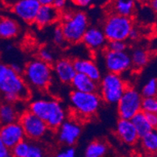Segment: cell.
Segmentation results:
<instances>
[{
  "label": "cell",
  "instance_id": "obj_6",
  "mask_svg": "<svg viewBox=\"0 0 157 157\" xmlns=\"http://www.w3.org/2000/svg\"><path fill=\"white\" fill-rule=\"evenodd\" d=\"M128 86L127 81L120 75L105 73L98 82V93L102 101L107 105H116Z\"/></svg>",
  "mask_w": 157,
  "mask_h": 157
},
{
  "label": "cell",
  "instance_id": "obj_11",
  "mask_svg": "<svg viewBox=\"0 0 157 157\" xmlns=\"http://www.w3.org/2000/svg\"><path fill=\"white\" fill-rule=\"evenodd\" d=\"M82 132V124L76 118H68L56 130L57 142L66 147H73Z\"/></svg>",
  "mask_w": 157,
  "mask_h": 157
},
{
  "label": "cell",
  "instance_id": "obj_21",
  "mask_svg": "<svg viewBox=\"0 0 157 157\" xmlns=\"http://www.w3.org/2000/svg\"><path fill=\"white\" fill-rule=\"evenodd\" d=\"M20 115L16 104L5 101L0 104V126L18 121Z\"/></svg>",
  "mask_w": 157,
  "mask_h": 157
},
{
  "label": "cell",
  "instance_id": "obj_14",
  "mask_svg": "<svg viewBox=\"0 0 157 157\" xmlns=\"http://www.w3.org/2000/svg\"><path fill=\"white\" fill-rule=\"evenodd\" d=\"M0 137L4 144L10 148H12L26 138L19 121L0 126Z\"/></svg>",
  "mask_w": 157,
  "mask_h": 157
},
{
  "label": "cell",
  "instance_id": "obj_29",
  "mask_svg": "<svg viewBox=\"0 0 157 157\" xmlns=\"http://www.w3.org/2000/svg\"><path fill=\"white\" fill-rule=\"evenodd\" d=\"M141 111L145 113L157 114V97L143 98L141 101Z\"/></svg>",
  "mask_w": 157,
  "mask_h": 157
},
{
  "label": "cell",
  "instance_id": "obj_31",
  "mask_svg": "<svg viewBox=\"0 0 157 157\" xmlns=\"http://www.w3.org/2000/svg\"><path fill=\"white\" fill-rule=\"evenodd\" d=\"M38 58L47 64H51V65L55 61V55H54V52L48 47H43L39 50Z\"/></svg>",
  "mask_w": 157,
  "mask_h": 157
},
{
  "label": "cell",
  "instance_id": "obj_20",
  "mask_svg": "<svg viewBox=\"0 0 157 157\" xmlns=\"http://www.w3.org/2000/svg\"><path fill=\"white\" fill-rule=\"evenodd\" d=\"M70 85L73 88V90L79 92L95 93L98 91V82H95L83 74H75Z\"/></svg>",
  "mask_w": 157,
  "mask_h": 157
},
{
  "label": "cell",
  "instance_id": "obj_37",
  "mask_svg": "<svg viewBox=\"0 0 157 157\" xmlns=\"http://www.w3.org/2000/svg\"><path fill=\"white\" fill-rule=\"evenodd\" d=\"M67 4H68V0H54L52 6L57 10L58 11L61 12V11L64 10L65 7H66Z\"/></svg>",
  "mask_w": 157,
  "mask_h": 157
},
{
  "label": "cell",
  "instance_id": "obj_38",
  "mask_svg": "<svg viewBox=\"0 0 157 157\" xmlns=\"http://www.w3.org/2000/svg\"><path fill=\"white\" fill-rule=\"evenodd\" d=\"M148 123L153 130H157V114L155 113H145Z\"/></svg>",
  "mask_w": 157,
  "mask_h": 157
},
{
  "label": "cell",
  "instance_id": "obj_2",
  "mask_svg": "<svg viewBox=\"0 0 157 157\" xmlns=\"http://www.w3.org/2000/svg\"><path fill=\"white\" fill-rule=\"evenodd\" d=\"M0 94H2L5 102L16 104L29 100L31 89L23 75L14 72L9 65L0 82Z\"/></svg>",
  "mask_w": 157,
  "mask_h": 157
},
{
  "label": "cell",
  "instance_id": "obj_43",
  "mask_svg": "<svg viewBox=\"0 0 157 157\" xmlns=\"http://www.w3.org/2000/svg\"><path fill=\"white\" fill-rule=\"evenodd\" d=\"M147 1V0H134V2H144Z\"/></svg>",
  "mask_w": 157,
  "mask_h": 157
},
{
  "label": "cell",
  "instance_id": "obj_32",
  "mask_svg": "<svg viewBox=\"0 0 157 157\" xmlns=\"http://www.w3.org/2000/svg\"><path fill=\"white\" fill-rule=\"evenodd\" d=\"M52 39H53L54 44L57 47H63L64 45L67 43L60 25L54 27V30H53V34H52Z\"/></svg>",
  "mask_w": 157,
  "mask_h": 157
},
{
  "label": "cell",
  "instance_id": "obj_41",
  "mask_svg": "<svg viewBox=\"0 0 157 157\" xmlns=\"http://www.w3.org/2000/svg\"><path fill=\"white\" fill-rule=\"evenodd\" d=\"M41 6H50L53 4L54 0H37Z\"/></svg>",
  "mask_w": 157,
  "mask_h": 157
},
{
  "label": "cell",
  "instance_id": "obj_23",
  "mask_svg": "<svg viewBox=\"0 0 157 157\" xmlns=\"http://www.w3.org/2000/svg\"><path fill=\"white\" fill-rule=\"evenodd\" d=\"M134 0H115L113 4V13L127 17H132L135 12Z\"/></svg>",
  "mask_w": 157,
  "mask_h": 157
},
{
  "label": "cell",
  "instance_id": "obj_16",
  "mask_svg": "<svg viewBox=\"0 0 157 157\" xmlns=\"http://www.w3.org/2000/svg\"><path fill=\"white\" fill-rule=\"evenodd\" d=\"M116 137L120 141L127 145H134L140 139L135 127L130 120L120 119L115 127Z\"/></svg>",
  "mask_w": 157,
  "mask_h": 157
},
{
  "label": "cell",
  "instance_id": "obj_25",
  "mask_svg": "<svg viewBox=\"0 0 157 157\" xmlns=\"http://www.w3.org/2000/svg\"><path fill=\"white\" fill-rule=\"evenodd\" d=\"M142 149L151 155H157V130H151L149 133L140 138Z\"/></svg>",
  "mask_w": 157,
  "mask_h": 157
},
{
  "label": "cell",
  "instance_id": "obj_39",
  "mask_svg": "<svg viewBox=\"0 0 157 157\" xmlns=\"http://www.w3.org/2000/svg\"><path fill=\"white\" fill-rule=\"evenodd\" d=\"M10 67L11 69L14 71V72H16V73H18V74L23 73L24 68L21 65V64H18V63L17 62L12 63L11 64H10Z\"/></svg>",
  "mask_w": 157,
  "mask_h": 157
},
{
  "label": "cell",
  "instance_id": "obj_28",
  "mask_svg": "<svg viewBox=\"0 0 157 157\" xmlns=\"http://www.w3.org/2000/svg\"><path fill=\"white\" fill-rule=\"evenodd\" d=\"M141 94L142 98L157 97V78L149 79L143 86Z\"/></svg>",
  "mask_w": 157,
  "mask_h": 157
},
{
  "label": "cell",
  "instance_id": "obj_34",
  "mask_svg": "<svg viewBox=\"0 0 157 157\" xmlns=\"http://www.w3.org/2000/svg\"><path fill=\"white\" fill-rule=\"evenodd\" d=\"M55 157H76V152L74 147H65L60 150Z\"/></svg>",
  "mask_w": 157,
  "mask_h": 157
},
{
  "label": "cell",
  "instance_id": "obj_27",
  "mask_svg": "<svg viewBox=\"0 0 157 157\" xmlns=\"http://www.w3.org/2000/svg\"><path fill=\"white\" fill-rule=\"evenodd\" d=\"M31 142L25 139L10 148L12 157H26Z\"/></svg>",
  "mask_w": 157,
  "mask_h": 157
},
{
  "label": "cell",
  "instance_id": "obj_26",
  "mask_svg": "<svg viewBox=\"0 0 157 157\" xmlns=\"http://www.w3.org/2000/svg\"><path fill=\"white\" fill-rule=\"evenodd\" d=\"M130 56L132 67H134L135 69H141L146 66V64L149 61V54L148 51L140 47L132 50V51L130 53Z\"/></svg>",
  "mask_w": 157,
  "mask_h": 157
},
{
  "label": "cell",
  "instance_id": "obj_44",
  "mask_svg": "<svg viewBox=\"0 0 157 157\" xmlns=\"http://www.w3.org/2000/svg\"><path fill=\"white\" fill-rule=\"evenodd\" d=\"M151 157H157V155H151Z\"/></svg>",
  "mask_w": 157,
  "mask_h": 157
},
{
  "label": "cell",
  "instance_id": "obj_36",
  "mask_svg": "<svg viewBox=\"0 0 157 157\" xmlns=\"http://www.w3.org/2000/svg\"><path fill=\"white\" fill-rule=\"evenodd\" d=\"M98 0H71L74 5L81 8H85L90 6L92 4L94 3Z\"/></svg>",
  "mask_w": 157,
  "mask_h": 157
},
{
  "label": "cell",
  "instance_id": "obj_17",
  "mask_svg": "<svg viewBox=\"0 0 157 157\" xmlns=\"http://www.w3.org/2000/svg\"><path fill=\"white\" fill-rule=\"evenodd\" d=\"M76 73L83 74L95 82H99L102 77L101 71L98 63L91 58L78 57L73 60Z\"/></svg>",
  "mask_w": 157,
  "mask_h": 157
},
{
  "label": "cell",
  "instance_id": "obj_12",
  "mask_svg": "<svg viewBox=\"0 0 157 157\" xmlns=\"http://www.w3.org/2000/svg\"><path fill=\"white\" fill-rule=\"evenodd\" d=\"M40 6L37 0H16L12 6V11L21 21L32 24Z\"/></svg>",
  "mask_w": 157,
  "mask_h": 157
},
{
  "label": "cell",
  "instance_id": "obj_33",
  "mask_svg": "<svg viewBox=\"0 0 157 157\" xmlns=\"http://www.w3.org/2000/svg\"><path fill=\"white\" fill-rule=\"evenodd\" d=\"M105 50H110V51L113 52L127 51V43H126V41H120V40L108 42Z\"/></svg>",
  "mask_w": 157,
  "mask_h": 157
},
{
  "label": "cell",
  "instance_id": "obj_10",
  "mask_svg": "<svg viewBox=\"0 0 157 157\" xmlns=\"http://www.w3.org/2000/svg\"><path fill=\"white\" fill-rule=\"evenodd\" d=\"M102 54L104 65L109 73L122 75L132 68L130 54L127 51L113 52L105 50Z\"/></svg>",
  "mask_w": 157,
  "mask_h": 157
},
{
  "label": "cell",
  "instance_id": "obj_18",
  "mask_svg": "<svg viewBox=\"0 0 157 157\" xmlns=\"http://www.w3.org/2000/svg\"><path fill=\"white\" fill-rule=\"evenodd\" d=\"M61 12L56 10L52 5L41 6L36 14L34 24L39 29L48 27L61 19Z\"/></svg>",
  "mask_w": 157,
  "mask_h": 157
},
{
  "label": "cell",
  "instance_id": "obj_35",
  "mask_svg": "<svg viewBox=\"0 0 157 157\" xmlns=\"http://www.w3.org/2000/svg\"><path fill=\"white\" fill-rule=\"evenodd\" d=\"M0 157H12L10 148L4 144L0 137Z\"/></svg>",
  "mask_w": 157,
  "mask_h": 157
},
{
  "label": "cell",
  "instance_id": "obj_24",
  "mask_svg": "<svg viewBox=\"0 0 157 157\" xmlns=\"http://www.w3.org/2000/svg\"><path fill=\"white\" fill-rule=\"evenodd\" d=\"M130 120L132 122L134 127H135L140 138L153 130L147 120L146 115L142 111L137 113Z\"/></svg>",
  "mask_w": 157,
  "mask_h": 157
},
{
  "label": "cell",
  "instance_id": "obj_8",
  "mask_svg": "<svg viewBox=\"0 0 157 157\" xmlns=\"http://www.w3.org/2000/svg\"><path fill=\"white\" fill-rule=\"evenodd\" d=\"M142 96L139 91L132 86H127L120 101L116 104L120 119L131 120L141 111Z\"/></svg>",
  "mask_w": 157,
  "mask_h": 157
},
{
  "label": "cell",
  "instance_id": "obj_15",
  "mask_svg": "<svg viewBox=\"0 0 157 157\" xmlns=\"http://www.w3.org/2000/svg\"><path fill=\"white\" fill-rule=\"evenodd\" d=\"M53 73L58 81L63 84H70L76 74L73 60L68 57H62L52 64Z\"/></svg>",
  "mask_w": 157,
  "mask_h": 157
},
{
  "label": "cell",
  "instance_id": "obj_19",
  "mask_svg": "<svg viewBox=\"0 0 157 157\" xmlns=\"http://www.w3.org/2000/svg\"><path fill=\"white\" fill-rule=\"evenodd\" d=\"M21 26L17 20L10 17H0V39L10 40L19 36Z\"/></svg>",
  "mask_w": 157,
  "mask_h": 157
},
{
  "label": "cell",
  "instance_id": "obj_22",
  "mask_svg": "<svg viewBox=\"0 0 157 157\" xmlns=\"http://www.w3.org/2000/svg\"><path fill=\"white\" fill-rule=\"evenodd\" d=\"M109 152V145L105 141L96 139L86 145L84 157H105Z\"/></svg>",
  "mask_w": 157,
  "mask_h": 157
},
{
  "label": "cell",
  "instance_id": "obj_1",
  "mask_svg": "<svg viewBox=\"0 0 157 157\" xmlns=\"http://www.w3.org/2000/svg\"><path fill=\"white\" fill-rule=\"evenodd\" d=\"M28 110L47 123L50 130L56 131L68 119L64 105L56 98H35L29 102Z\"/></svg>",
  "mask_w": 157,
  "mask_h": 157
},
{
  "label": "cell",
  "instance_id": "obj_9",
  "mask_svg": "<svg viewBox=\"0 0 157 157\" xmlns=\"http://www.w3.org/2000/svg\"><path fill=\"white\" fill-rule=\"evenodd\" d=\"M18 121L22 126L26 138L32 141H41L50 131L47 123L29 110L21 113Z\"/></svg>",
  "mask_w": 157,
  "mask_h": 157
},
{
  "label": "cell",
  "instance_id": "obj_30",
  "mask_svg": "<svg viewBox=\"0 0 157 157\" xmlns=\"http://www.w3.org/2000/svg\"><path fill=\"white\" fill-rule=\"evenodd\" d=\"M26 157H47L46 148L38 141H33L30 144Z\"/></svg>",
  "mask_w": 157,
  "mask_h": 157
},
{
  "label": "cell",
  "instance_id": "obj_5",
  "mask_svg": "<svg viewBox=\"0 0 157 157\" xmlns=\"http://www.w3.org/2000/svg\"><path fill=\"white\" fill-rule=\"evenodd\" d=\"M103 103L98 92L85 93L71 90L69 94V105L76 119H91L96 116Z\"/></svg>",
  "mask_w": 157,
  "mask_h": 157
},
{
  "label": "cell",
  "instance_id": "obj_42",
  "mask_svg": "<svg viewBox=\"0 0 157 157\" xmlns=\"http://www.w3.org/2000/svg\"><path fill=\"white\" fill-rule=\"evenodd\" d=\"M149 5L154 12L157 13V0H149Z\"/></svg>",
  "mask_w": 157,
  "mask_h": 157
},
{
  "label": "cell",
  "instance_id": "obj_13",
  "mask_svg": "<svg viewBox=\"0 0 157 157\" xmlns=\"http://www.w3.org/2000/svg\"><path fill=\"white\" fill-rule=\"evenodd\" d=\"M82 44L92 52L104 51L107 47L108 40L102 29L90 26L82 39Z\"/></svg>",
  "mask_w": 157,
  "mask_h": 157
},
{
  "label": "cell",
  "instance_id": "obj_3",
  "mask_svg": "<svg viewBox=\"0 0 157 157\" xmlns=\"http://www.w3.org/2000/svg\"><path fill=\"white\" fill-rule=\"evenodd\" d=\"M22 74L29 88L40 92L50 87L54 77L51 64L39 58L32 59L25 64Z\"/></svg>",
  "mask_w": 157,
  "mask_h": 157
},
{
  "label": "cell",
  "instance_id": "obj_4",
  "mask_svg": "<svg viewBox=\"0 0 157 157\" xmlns=\"http://www.w3.org/2000/svg\"><path fill=\"white\" fill-rule=\"evenodd\" d=\"M61 27L67 43L77 44L82 41L90 27L89 19L83 11L66 10L61 15Z\"/></svg>",
  "mask_w": 157,
  "mask_h": 157
},
{
  "label": "cell",
  "instance_id": "obj_40",
  "mask_svg": "<svg viewBox=\"0 0 157 157\" xmlns=\"http://www.w3.org/2000/svg\"><path fill=\"white\" fill-rule=\"evenodd\" d=\"M139 36L140 33L138 32V30L137 29H135V28H133L132 30L130 31L128 39H130V40H132V41H135V40H137L139 38Z\"/></svg>",
  "mask_w": 157,
  "mask_h": 157
},
{
  "label": "cell",
  "instance_id": "obj_7",
  "mask_svg": "<svg viewBox=\"0 0 157 157\" xmlns=\"http://www.w3.org/2000/svg\"><path fill=\"white\" fill-rule=\"evenodd\" d=\"M133 28L132 18L112 13L105 18L101 29L108 42H110L115 40L126 41Z\"/></svg>",
  "mask_w": 157,
  "mask_h": 157
}]
</instances>
